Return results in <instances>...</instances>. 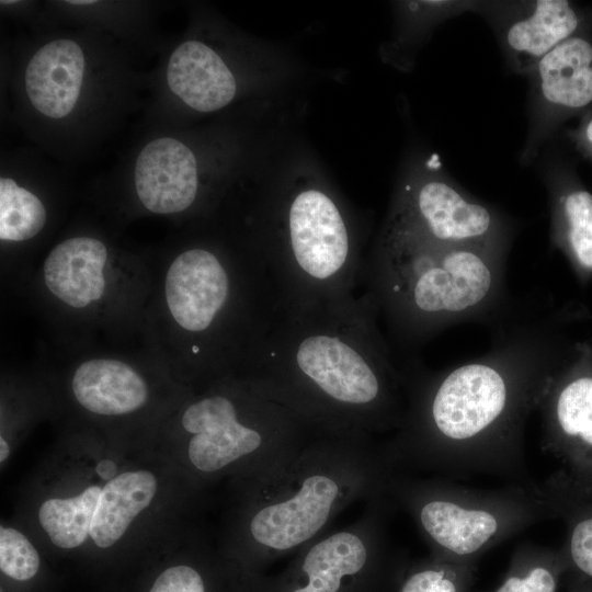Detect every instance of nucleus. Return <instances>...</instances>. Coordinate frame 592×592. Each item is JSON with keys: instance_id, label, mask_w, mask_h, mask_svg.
<instances>
[{"instance_id": "nucleus-17", "label": "nucleus", "mask_w": 592, "mask_h": 592, "mask_svg": "<svg viewBox=\"0 0 592 592\" xmlns=\"http://www.w3.org/2000/svg\"><path fill=\"white\" fill-rule=\"evenodd\" d=\"M167 80L177 96L200 112L224 107L236 93L235 78L223 59L197 41L184 42L172 53Z\"/></svg>"}, {"instance_id": "nucleus-31", "label": "nucleus", "mask_w": 592, "mask_h": 592, "mask_svg": "<svg viewBox=\"0 0 592 592\" xmlns=\"http://www.w3.org/2000/svg\"><path fill=\"white\" fill-rule=\"evenodd\" d=\"M68 2H69V3H72V4H92V3H94L93 0H88V1H86V0H83V1H68Z\"/></svg>"}, {"instance_id": "nucleus-4", "label": "nucleus", "mask_w": 592, "mask_h": 592, "mask_svg": "<svg viewBox=\"0 0 592 592\" xmlns=\"http://www.w3.org/2000/svg\"><path fill=\"white\" fill-rule=\"evenodd\" d=\"M508 254L386 234L363 280L399 362L451 327H490L511 314L519 300L506 284Z\"/></svg>"}, {"instance_id": "nucleus-27", "label": "nucleus", "mask_w": 592, "mask_h": 592, "mask_svg": "<svg viewBox=\"0 0 592 592\" xmlns=\"http://www.w3.org/2000/svg\"><path fill=\"white\" fill-rule=\"evenodd\" d=\"M567 592H592V580L569 570L562 578Z\"/></svg>"}, {"instance_id": "nucleus-6", "label": "nucleus", "mask_w": 592, "mask_h": 592, "mask_svg": "<svg viewBox=\"0 0 592 592\" xmlns=\"http://www.w3.org/2000/svg\"><path fill=\"white\" fill-rule=\"evenodd\" d=\"M433 557L477 563L494 546L556 513L542 482L480 489L451 480L399 483Z\"/></svg>"}, {"instance_id": "nucleus-29", "label": "nucleus", "mask_w": 592, "mask_h": 592, "mask_svg": "<svg viewBox=\"0 0 592 592\" xmlns=\"http://www.w3.org/2000/svg\"><path fill=\"white\" fill-rule=\"evenodd\" d=\"M581 138L592 149V117L584 123L581 129Z\"/></svg>"}, {"instance_id": "nucleus-13", "label": "nucleus", "mask_w": 592, "mask_h": 592, "mask_svg": "<svg viewBox=\"0 0 592 592\" xmlns=\"http://www.w3.org/2000/svg\"><path fill=\"white\" fill-rule=\"evenodd\" d=\"M488 14L509 67L527 76L567 38L579 34L581 16L569 1L535 0L496 5Z\"/></svg>"}, {"instance_id": "nucleus-9", "label": "nucleus", "mask_w": 592, "mask_h": 592, "mask_svg": "<svg viewBox=\"0 0 592 592\" xmlns=\"http://www.w3.org/2000/svg\"><path fill=\"white\" fill-rule=\"evenodd\" d=\"M122 344L126 343L70 346V394L91 415L121 419L140 413L152 398L150 376L167 369L141 343L136 350Z\"/></svg>"}, {"instance_id": "nucleus-1", "label": "nucleus", "mask_w": 592, "mask_h": 592, "mask_svg": "<svg viewBox=\"0 0 592 592\" xmlns=\"http://www.w3.org/2000/svg\"><path fill=\"white\" fill-rule=\"evenodd\" d=\"M559 326L544 300L519 301L489 327L491 344L482 355L439 371L418 356L401 361L407 405L392 452L453 479L490 475L536 483L524 432L563 363Z\"/></svg>"}, {"instance_id": "nucleus-10", "label": "nucleus", "mask_w": 592, "mask_h": 592, "mask_svg": "<svg viewBox=\"0 0 592 592\" xmlns=\"http://www.w3.org/2000/svg\"><path fill=\"white\" fill-rule=\"evenodd\" d=\"M406 568L352 532L317 544L262 592H395Z\"/></svg>"}, {"instance_id": "nucleus-23", "label": "nucleus", "mask_w": 592, "mask_h": 592, "mask_svg": "<svg viewBox=\"0 0 592 592\" xmlns=\"http://www.w3.org/2000/svg\"><path fill=\"white\" fill-rule=\"evenodd\" d=\"M47 223L43 202L10 178L0 179V240L20 243L38 236Z\"/></svg>"}, {"instance_id": "nucleus-12", "label": "nucleus", "mask_w": 592, "mask_h": 592, "mask_svg": "<svg viewBox=\"0 0 592 592\" xmlns=\"http://www.w3.org/2000/svg\"><path fill=\"white\" fill-rule=\"evenodd\" d=\"M530 79V128L522 152L528 163L568 115L592 103V41L576 34L546 56L526 76Z\"/></svg>"}, {"instance_id": "nucleus-30", "label": "nucleus", "mask_w": 592, "mask_h": 592, "mask_svg": "<svg viewBox=\"0 0 592 592\" xmlns=\"http://www.w3.org/2000/svg\"><path fill=\"white\" fill-rule=\"evenodd\" d=\"M10 455V446L7 440L0 436V462L3 463Z\"/></svg>"}, {"instance_id": "nucleus-25", "label": "nucleus", "mask_w": 592, "mask_h": 592, "mask_svg": "<svg viewBox=\"0 0 592 592\" xmlns=\"http://www.w3.org/2000/svg\"><path fill=\"white\" fill-rule=\"evenodd\" d=\"M39 568V556L24 534L12 527L0 528V569L8 577L24 581Z\"/></svg>"}, {"instance_id": "nucleus-15", "label": "nucleus", "mask_w": 592, "mask_h": 592, "mask_svg": "<svg viewBox=\"0 0 592 592\" xmlns=\"http://www.w3.org/2000/svg\"><path fill=\"white\" fill-rule=\"evenodd\" d=\"M135 189L140 204L157 215H175L196 201V159L183 143L161 137L147 144L137 157Z\"/></svg>"}, {"instance_id": "nucleus-18", "label": "nucleus", "mask_w": 592, "mask_h": 592, "mask_svg": "<svg viewBox=\"0 0 592 592\" xmlns=\"http://www.w3.org/2000/svg\"><path fill=\"white\" fill-rule=\"evenodd\" d=\"M157 478L145 469L125 471L101 490L93 513L90 537L100 548H109L126 533L136 516L152 502Z\"/></svg>"}, {"instance_id": "nucleus-26", "label": "nucleus", "mask_w": 592, "mask_h": 592, "mask_svg": "<svg viewBox=\"0 0 592 592\" xmlns=\"http://www.w3.org/2000/svg\"><path fill=\"white\" fill-rule=\"evenodd\" d=\"M149 592H206V584L196 569L179 565L166 569Z\"/></svg>"}, {"instance_id": "nucleus-24", "label": "nucleus", "mask_w": 592, "mask_h": 592, "mask_svg": "<svg viewBox=\"0 0 592 592\" xmlns=\"http://www.w3.org/2000/svg\"><path fill=\"white\" fill-rule=\"evenodd\" d=\"M477 563H458L431 556L406 568L395 592H469Z\"/></svg>"}, {"instance_id": "nucleus-28", "label": "nucleus", "mask_w": 592, "mask_h": 592, "mask_svg": "<svg viewBox=\"0 0 592 592\" xmlns=\"http://www.w3.org/2000/svg\"><path fill=\"white\" fill-rule=\"evenodd\" d=\"M116 466L114 462L110 459L101 460L96 466V473L105 480H111L115 476Z\"/></svg>"}, {"instance_id": "nucleus-3", "label": "nucleus", "mask_w": 592, "mask_h": 592, "mask_svg": "<svg viewBox=\"0 0 592 592\" xmlns=\"http://www.w3.org/2000/svg\"><path fill=\"white\" fill-rule=\"evenodd\" d=\"M151 266L140 343L180 383L243 373L283 309L257 250L192 244Z\"/></svg>"}, {"instance_id": "nucleus-19", "label": "nucleus", "mask_w": 592, "mask_h": 592, "mask_svg": "<svg viewBox=\"0 0 592 592\" xmlns=\"http://www.w3.org/2000/svg\"><path fill=\"white\" fill-rule=\"evenodd\" d=\"M551 213V242L565 251L578 271L592 273V194L546 178Z\"/></svg>"}, {"instance_id": "nucleus-8", "label": "nucleus", "mask_w": 592, "mask_h": 592, "mask_svg": "<svg viewBox=\"0 0 592 592\" xmlns=\"http://www.w3.org/2000/svg\"><path fill=\"white\" fill-rule=\"evenodd\" d=\"M436 173L415 186L406 185L387 234L510 252L514 220Z\"/></svg>"}, {"instance_id": "nucleus-20", "label": "nucleus", "mask_w": 592, "mask_h": 592, "mask_svg": "<svg viewBox=\"0 0 592 592\" xmlns=\"http://www.w3.org/2000/svg\"><path fill=\"white\" fill-rule=\"evenodd\" d=\"M542 486L556 519L566 528L560 546L569 568L592 580V494L579 491L556 471Z\"/></svg>"}, {"instance_id": "nucleus-14", "label": "nucleus", "mask_w": 592, "mask_h": 592, "mask_svg": "<svg viewBox=\"0 0 592 592\" xmlns=\"http://www.w3.org/2000/svg\"><path fill=\"white\" fill-rule=\"evenodd\" d=\"M339 480L311 474L297 491L260 509L250 522L253 539L271 551H288L314 537L328 522L341 494Z\"/></svg>"}, {"instance_id": "nucleus-16", "label": "nucleus", "mask_w": 592, "mask_h": 592, "mask_svg": "<svg viewBox=\"0 0 592 592\" xmlns=\"http://www.w3.org/2000/svg\"><path fill=\"white\" fill-rule=\"evenodd\" d=\"M84 65L82 49L71 39H55L41 47L25 71L32 105L52 118L68 115L80 94Z\"/></svg>"}, {"instance_id": "nucleus-2", "label": "nucleus", "mask_w": 592, "mask_h": 592, "mask_svg": "<svg viewBox=\"0 0 592 592\" xmlns=\"http://www.w3.org/2000/svg\"><path fill=\"white\" fill-rule=\"evenodd\" d=\"M378 321L367 293L311 310L283 308L240 375L305 422L399 429L405 377Z\"/></svg>"}, {"instance_id": "nucleus-7", "label": "nucleus", "mask_w": 592, "mask_h": 592, "mask_svg": "<svg viewBox=\"0 0 592 592\" xmlns=\"http://www.w3.org/2000/svg\"><path fill=\"white\" fill-rule=\"evenodd\" d=\"M208 386L205 392L186 401L178 420L190 436L189 459L201 471H218L266 443L288 440L305 423L241 375Z\"/></svg>"}, {"instance_id": "nucleus-22", "label": "nucleus", "mask_w": 592, "mask_h": 592, "mask_svg": "<svg viewBox=\"0 0 592 592\" xmlns=\"http://www.w3.org/2000/svg\"><path fill=\"white\" fill-rule=\"evenodd\" d=\"M101 490L92 485L75 497L48 499L41 504L38 521L54 545L71 549L86 542Z\"/></svg>"}, {"instance_id": "nucleus-11", "label": "nucleus", "mask_w": 592, "mask_h": 592, "mask_svg": "<svg viewBox=\"0 0 592 592\" xmlns=\"http://www.w3.org/2000/svg\"><path fill=\"white\" fill-rule=\"evenodd\" d=\"M563 363L537 407L543 448L560 464L556 471L579 491L592 494V360Z\"/></svg>"}, {"instance_id": "nucleus-21", "label": "nucleus", "mask_w": 592, "mask_h": 592, "mask_svg": "<svg viewBox=\"0 0 592 592\" xmlns=\"http://www.w3.org/2000/svg\"><path fill=\"white\" fill-rule=\"evenodd\" d=\"M569 570L560 547L524 543L514 549L500 584L487 592H557Z\"/></svg>"}, {"instance_id": "nucleus-5", "label": "nucleus", "mask_w": 592, "mask_h": 592, "mask_svg": "<svg viewBox=\"0 0 592 592\" xmlns=\"http://www.w3.org/2000/svg\"><path fill=\"white\" fill-rule=\"evenodd\" d=\"M33 300L69 346L139 339L152 266L78 235L56 243L26 275Z\"/></svg>"}]
</instances>
